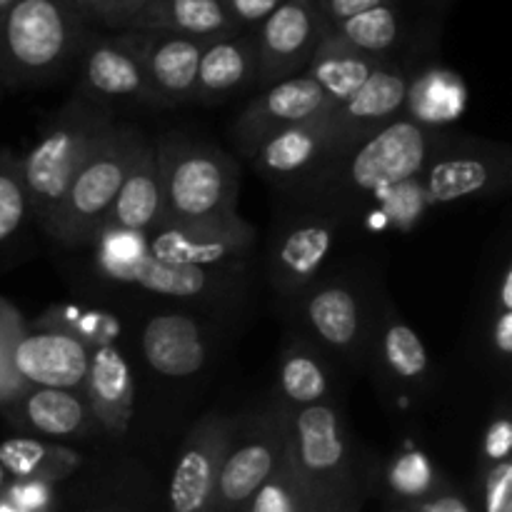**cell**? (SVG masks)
<instances>
[{
  "instance_id": "1",
  "label": "cell",
  "mask_w": 512,
  "mask_h": 512,
  "mask_svg": "<svg viewBox=\"0 0 512 512\" xmlns=\"http://www.w3.org/2000/svg\"><path fill=\"white\" fill-rule=\"evenodd\" d=\"M443 135L445 130L400 118L373 138L330 158L298 193L313 208L345 218L380 190L418 178Z\"/></svg>"
},
{
  "instance_id": "2",
  "label": "cell",
  "mask_w": 512,
  "mask_h": 512,
  "mask_svg": "<svg viewBox=\"0 0 512 512\" xmlns=\"http://www.w3.org/2000/svg\"><path fill=\"white\" fill-rule=\"evenodd\" d=\"M93 30L75 0H18L0 15V88L60 80L78 68Z\"/></svg>"
},
{
  "instance_id": "3",
  "label": "cell",
  "mask_w": 512,
  "mask_h": 512,
  "mask_svg": "<svg viewBox=\"0 0 512 512\" xmlns=\"http://www.w3.org/2000/svg\"><path fill=\"white\" fill-rule=\"evenodd\" d=\"M288 453L298 485L315 512H358L368 493L363 463L355 455L338 403L285 410Z\"/></svg>"
},
{
  "instance_id": "4",
  "label": "cell",
  "mask_w": 512,
  "mask_h": 512,
  "mask_svg": "<svg viewBox=\"0 0 512 512\" xmlns=\"http://www.w3.org/2000/svg\"><path fill=\"white\" fill-rule=\"evenodd\" d=\"M113 128L110 108L83 95H73L58 113L50 115L43 133L20 158L30 213L40 228H48L78 170Z\"/></svg>"
},
{
  "instance_id": "5",
  "label": "cell",
  "mask_w": 512,
  "mask_h": 512,
  "mask_svg": "<svg viewBox=\"0 0 512 512\" xmlns=\"http://www.w3.org/2000/svg\"><path fill=\"white\" fill-rule=\"evenodd\" d=\"M163 188L158 225H188L238 215L240 170L225 150L183 135L155 140Z\"/></svg>"
},
{
  "instance_id": "6",
  "label": "cell",
  "mask_w": 512,
  "mask_h": 512,
  "mask_svg": "<svg viewBox=\"0 0 512 512\" xmlns=\"http://www.w3.org/2000/svg\"><path fill=\"white\" fill-rule=\"evenodd\" d=\"M130 125H118L95 145L93 153L70 183L63 203L55 210L45 233L65 248H83L103 235L125 163H128Z\"/></svg>"
},
{
  "instance_id": "7",
  "label": "cell",
  "mask_w": 512,
  "mask_h": 512,
  "mask_svg": "<svg viewBox=\"0 0 512 512\" xmlns=\"http://www.w3.org/2000/svg\"><path fill=\"white\" fill-rule=\"evenodd\" d=\"M288 443V413L280 403L268 405L238 425L233 420L228 450L215 485L213 512H240L265 480L278 470Z\"/></svg>"
},
{
  "instance_id": "8",
  "label": "cell",
  "mask_w": 512,
  "mask_h": 512,
  "mask_svg": "<svg viewBox=\"0 0 512 512\" xmlns=\"http://www.w3.org/2000/svg\"><path fill=\"white\" fill-rule=\"evenodd\" d=\"M510 168V150L505 145L445 133L420 173V183L433 208L503 193L510 183Z\"/></svg>"
},
{
  "instance_id": "9",
  "label": "cell",
  "mask_w": 512,
  "mask_h": 512,
  "mask_svg": "<svg viewBox=\"0 0 512 512\" xmlns=\"http://www.w3.org/2000/svg\"><path fill=\"white\" fill-rule=\"evenodd\" d=\"M295 300L305 338L330 358L335 355L350 365L363 363L373 343L375 315L353 278H320Z\"/></svg>"
},
{
  "instance_id": "10",
  "label": "cell",
  "mask_w": 512,
  "mask_h": 512,
  "mask_svg": "<svg viewBox=\"0 0 512 512\" xmlns=\"http://www.w3.org/2000/svg\"><path fill=\"white\" fill-rule=\"evenodd\" d=\"M340 218L325 210H308L280 220L270 238L268 275L283 298H298L313 288L338 245Z\"/></svg>"
},
{
  "instance_id": "11",
  "label": "cell",
  "mask_w": 512,
  "mask_h": 512,
  "mask_svg": "<svg viewBox=\"0 0 512 512\" xmlns=\"http://www.w3.org/2000/svg\"><path fill=\"white\" fill-rule=\"evenodd\" d=\"M255 243V228L240 215L210 223L155 225L143 235V248L153 258L183 268L233 273Z\"/></svg>"
},
{
  "instance_id": "12",
  "label": "cell",
  "mask_w": 512,
  "mask_h": 512,
  "mask_svg": "<svg viewBox=\"0 0 512 512\" xmlns=\"http://www.w3.org/2000/svg\"><path fill=\"white\" fill-rule=\"evenodd\" d=\"M325 33L328 23L315 0H285L258 28H253L258 53L255 88H268L280 80L303 75Z\"/></svg>"
},
{
  "instance_id": "13",
  "label": "cell",
  "mask_w": 512,
  "mask_h": 512,
  "mask_svg": "<svg viewBox=\"0 0 512 512\" xmlns=\"http://www.w3.org/2000/svg\"><path fill=\"white\" fill-rule=\"evenodd\" d=\"M408 85L410 73L405 65L395 58L385 60L353 98L328 110L325 123L330 133V158L355 148L403 118Z\"/></svg>"
},
{
  "instance_id": "14",
  "label": "cell",
  "mask_w": 512,
  "mask_h": 512,
  "mask_svg": "<svg viewBox=\"0 0 512 512\" xmlns=\"http://www.w3.org/2000/svg\"><path fill=\"white\" fill-rule=\"evenodd\" d=\"M75 95L93 103H143L160 108L145 70L120 33L95 28L78 58V90Z\"/></svg>"
},
{
  "instance_id": "15",
  "label": "cell",
  "mask_w": 512,
  "mask_h": 512,
  "mask_svg": "<svg viewBox=\"0 0 512 512\" xmlns=\"http://www.w3.org/2000/svg\"><path fill=\"white\" fill-rule=\"evenodd\" d=\"M233 418L203 415L190 428L168 485L170 512H213L220 463L228 450Z\"/></svg>"
},
{
  "instance_id": "16",
  "label": "cell",
  "mask_w": 512,
  "mask_h": 512,
  "mask_svg": "<svg viewBox=\"0 0 512 512\" xmlns=\"http://www.w3.org/2000/svg\"><path fill=\"white\" fill-rule=\"evenodd\" d=\"M115 33H120V38L140 60L160 108L195 103L198 65L205 48L203 40L130 28Z\"/></svg>"
},
{
  "instance_id": "17",
  "label": "cell",
  "mask_w": 512,
  "mask_h": 512,
  "mask_svg": "<svg viewBox=\"0 0 512 512\" xmlns=\"http://www.w3.org/2000/svg\"><path fill=\"white\" fill-rule=\"evenodd\" d=\"M98 270L113 283L133 285L143 293L180 300H198L215 295L220 288H225L230 278V273L163 263L143 248V235L138 238V248H133V253L128 255L103 245L98 253Z\"/></svg>"
},
{
  "instance_id": "18",
  "label": "cell",
  "mask_w": 512,
  "mask_h": 512,
  "mask_svg": "<svg viewBox=\"0 0 512 512\" xmlns=\"http://www.w3.org/2000/svg\"><path fill=\"white\" fill-rule=\"evenodd\" d=\"M328 100L320 93L318 85L308 75L280 80L260 90L243 110L233 125V135L238 148L245 155L268 138L270 133L290 128V125L318 120L328 113Z\"/></svg>"
},
{
  "instance_id": "19",
  "label": "cell",
  "mask_w": 512,
  "mask_h": 512,
  "mask_svg": "<svg viewBox=\"0 0 512 512\" xmlns=\"http://www.w3.org/2000/svg\"><path fill=\"white\" fill-rule=\"evenodd\" d=\"M90 345L55 328H30L13 348V368L28 388L80 393L88 375Z\"/></svg>"
},
{
  "instance_id": "20",
  "label": "cell",
  "mask_w": 512,
  "mask_h": 512,
  "mask_svg": "<svg viewBox=\"0 0 512 512\" xmlns=\"http://www.w3.org/2000/svg\"><path fill=\"white\" fill-rule=\"evenodd\" d=\"M248 158L268 183L298 193L330 160V133L325 115L270 133L250 150Z\"/></svg>"
},
{
  "instance_id": "21",
  "label": "cell",
  "mask_w": 512,
  "mask_h": 512,
  "mask_svg": "<svg viewBox=\"0 0 512 512\" xmlns=\"http://www.w3.org/2000/svg\"><path fill=\"white\" fill-rule=\"evenodd\" d=\"M160 208H163V188H160L155 143L145 138L140 130L130 128L128 163H125L118 195L105 218L103 235H145L158 225Z\"/></svg>"
},
{
  "instance_id": "22",
  "label": "cell",
  "mask_w": 512,
  "mask_h": 512,
  "mask_svg": "<svg viewBox=\"0 0 512 512\" xmlns=\"http://www.w3.org/2000/svg\"><path fill=\"white\" fill-rule=\"evenodd\" d=\"M5 415L23 433L50 443L68 445L73 440H90L100 433L83 395L68 390L25 388Z\"/></svg>"
},
{
  "instance_id": "23",
  "label": "cell",
  "mask_w": 512,
  "mask_h": 512,
  "mask_svg": "<svg viewBox=\"0 0 512 512\" xmlns=\"http://www.w3.org/2000/svg\"><path fill=\"white\" fill-rule=\"evenodd\" d=\"M80 395L88 403L100 433L110 438H123L128 433L135 410V378L118 345L103 343L90 348L88 375Z\"/></svg>"
},
{
  "instance_id": "24",
  "label": "cell",
  "mask_w": 512,
  "mask_h": 512,
  "mask_svg": "<svg viewBox=\"0 0 512 512\" xmlns=\"http://www.w3.org/2000/svg\"><path fill=\"white\" fill-rule=\"evenodd\" d=\"M140 350L163 378H190L208 360V340L193 315L160 313L143 325Z\"/></svg>"
},
{
  "instance_id": "25",
  "label": "cell",
  "mask_w": 512,
  "mask_h": 512,
  "mask_svg": "<svg viewBox=\"0 0 512 512\" xmlns=\"http://www.w3.org/2000/svg\"><path fill=\"white\" fill-rule=\"evenodd\" d=\"M278 403L285 410L313 408L335 400V365L303 333L288 335L278 355Z\"/></svg>"
},
{
  "instance_id": "26",
  "label": "cell",
  "mask_w": 512,
  "mask_h": 512,
  "mask_svg": "<svg viewBox=\"0 0 512 512\" xmlns=\"http://www.w3.org/2000/svg\"><path fill=\"white\" fill-rule=\"evenodd\" d=\"M258 53L253 30L205 43L195 83V103L218 105L243 90L255 88Z\"/></svg>"
},
{
  "instance_id": "27",
  "label": "cell",
  "mask_w": 512,
  "mask_h": 512,
  "mask_svg": "<svg viewBox=\"0 0 512 512\" xmlns=\"http://www.w3.org/2000/svg\"><path fill=\"white\" fill-rule=\"evenodd\" d=\"M125 28L183 35L203 43L243 33L220 0H150L120 30Z\"/></svg>"
},
{
  "instance_id": "28",
  "label": "cell",
  "mask_w": 512,
  "mask_h": 512,
  "mask_svg": "<svg viewBox=\"0 0 512 512\" xmlns=\"http://www.w3.org/2000/svg\"><path fill=\"white\" fill-rule=\"evenodd\" d=\"M370 350L383 378L400 393L423 388L430 380L428 348L395 310L385 308V313L375 318Z\"/></svg>"
},
{
  "instance_id": "29",
  "label": "cell",
  "mask_w": 512,
  "mask_h": 512,
  "mask_svg": "<svg viewBox=\"0 0 512 512\" xmlns=\"http://www.w3.org/2000/svg\"><path fill=\"white\" fill-rule=\"evenodd\" d=\"M383 63L385 60L370 58V55L350 48L328 30L303 75H308L318 85L320 93L328 100V108L333 110L353 98Z\"/></svg>"
},
{
  "instance_id": "30",
  "label": "cell",
  "mask_w": 512,
  "mask_h": 512,
  "mask_svg": "<svg viewBox=\"0 0 512 512\" xmlns=\"http://www.w3.org/2000/svg\"><path fill=\"white\" fill-rule=\"evenodd\" d=\"M0 465L10 480H40V483H63L83 465V453L65 443L13 435L0 443Z\"/></svg>"
},
{
  "instance_id": "31",
  "label": "cell",
  "mask_w": 512,
  "mask_h": 512,
  "mask_svg": "<svg viewBox=\"0 0 512 512\" xmlns=\"http://www.w3.org/2000/svg\"><path fill=\"white\" fill-rule=\"evenodd\" d=\"M465 105H468V88L458 73L445 68H425L410 75L403 118L423 128L443 130L465 113Z\"/></svg>"
},
{
  "instance_id": "32",
  "label": "cell",
  "mask_w": 512,
  "mask_h": 512,
  "mask_svg": "<svg viewBox=\"0 0 512 512\" xmlns=\"http://www.w3.org/2000/svg\"><path fill=\"white\" fill-rule=\"evenodd\" d=\"M328 30L345 45L370 55V58L390 60L405 43L408 18H405L403 3H388L353 15L343 23L328 25Z\"/></svg>"
},
{
  "instance_id": "33",
  "label": "cell",
  "mask_w": 512,
  "mask_h": 512,
  "mask_svg": "<svg viewBox=\"0 0 512 512\" xmlns=\"http://www.w3.org/2000/svg\"><path fill=\"white\" fill-rule=\"evenodd\" d=\"M380 478H383L388 495L393 500H398L400 508H415V505L423 503L425 498L438 493L448 483L440 475V470L435 468L433 458H428L423 450L415 448L393 455L385 463Z\"/></svg>"
},
{
  "instance_id": "34",
  "label": "cell",
  "mask_w": 512,
  "mask_h": 512,
  "mask_svg": "<svg viewBox=\"0 0 512 512\" xmlns=\"http://www.w3.org/2000/svg\"><path fill=\"white\" fill-rule=\"evenodd\" d=\"M370 203L375 208V218H383V223L388 228L400 230V233H410L430 210L423 183H420V175L380 190V193H375L370 198Z\"/></svg>"
},
{
  "instance_id": "35",
  "label": "cell",
  "mask_w": 512,
  "mask_h": 512,
  "mask_svg": "<svg viewBox=\"0 0 512 512\" xmlns=\"http://www.w3.org/2000/svg\"><path fill=\"white\" fill-rule=\"evenodd\" d=\"M30 215L33 213L20 173V158L0 153V245L10 243Z\"/></svg>"
},
{
  "instance_id": "36",
  "label": "cell",
  "mask_w": 512,
  "mask_h": 512,
  "mask_svg": "<svg viewBox=\"0 0 512 512\" xmlns=\"http://www.w3.org/2000/svg\"><path fill=\"white\" fill-rule=\"evenodd\" d=\"M240 512H315L305 498L303 488L298 485L293 468H290L288 453L280 460L278 470L265 480L263 488L250 498Z\"/></svg>"
},
{
  "instance_id": "37",
  "label": "cell",
  "mask_w": 512,
  "mask_h": 512,
  "mask_svg": "<svg viewBox=\"0 0 512 512\" xmlns=\"http://www.w3.org/2000/svg\"><path fill=\"white\" fill-rule=\"evenodd\" d=\"M25 330H28V320L8 300L0 298V410L3 413L28 388L13 368V348Z\"/></svg>"
},
{
  "instance_id": "38",
  "label": "cell",
  "mask_w": 512,
  "mask_h": 512,
  "mask_svg": "<svg viewBox=\"0 0 512 512\" xmlns=\"http://www.w3.org/2000/svg\"><path fill=\"white\" fill-rule=\"evenodd\" d=\"M512 510V465L510 460L483 465V512Z\"/></svg>"
},
{
  "instance_id": "39",
  "label": "cell",
  "mask_w": 512,
  "mask_h": 512,
  "mask_svg": "<svg viewBox=\"0 0 512 512\" xmlns=\"http://www.w3.org/2000/svg\"><path fill=\"white\" fill-rule=\"evenodd\" d=\"M3 495L20 512H55V505H58L53 485L40 483V480H10Z\"/></svg>"
},
{
  "instance_id": "40",
  "label": "cell",
  "mask_w": 512,
  "mask_h": 512,
  "mask_svg": "<svg viewBox=\"0 0 512 512\" xmlns=\"http://www.w3.org/2000/svg\"><path fill=\"white\" fill-rule=\"evenodd\" d=\"M512 450V425L508 413H500L490 420L483 438V460L485 463H498V460H510Z\"/></svg>"
},
{
  "instance_id": "41",
  "label": "cell",
  "mask_w": 512,
  "mask_h": 512,
  "mask_svg": "<svg viewBox=\"0 0 512 512\" xmlns=\"http://www.w3.org/2000/svg\"><path fill=\"white\" fill-rule=\"evenodd\" d=\"M230 18L240 25L243 30H253L268 18L273 10H278L285 0H220Z\"/></svg>"
},
{
  "instance_id": "42",
  "label": "cell",
  "mask_w": 512,
  "mask_h": 512,
  "mask_svg": "<svg viewBox=\"0 0 512 512\" xmlns=\"http://www.w3.org/2000/svg\"><path fill=\"white\" fill-rule=\"evenodd\" d=\"M315 3H318V10L325 18V23L335 25L353 18V15L365 13L370 8H378V5L403 3V0H315Z\"/></svg>"
},
{
  "instance_id": "43",
  "label": "cell",
  "mask_w": 512,
  "mask_h": 512,
  "mask_svg": "<svg viewBox=\"0 0 512 512\" xmlns=\"http://www.w3.org/2000/svg\"><path fill=\"white\" fill-rule=\"evenodd\" d=\"M410 510L413 512H478L468 503V498H465L460 490H455L450 483H445L438 493H433L430 498H425L423 503H418Z\"/></svg>"
},
{
  "instance_id": "44",
  "label": "cell",
  "mask_w": 512,
  "mask_h": 512,
  "mask_svg": "<svg viewBox=\"0 0 512 512\" xmlns=\"http://www.w3.org/2000/svg\"><path fill=\"white\" fill-rule=\"evenodd\" d=\"M490 350L498 360L508 363L512 355V313L495 308V318L490 323Z\"/></svg>"
},
{
  "instance_id": "45",
  "label": "cell",
  "mask_w": 512,
  "mask_h": 512,
  "mask_svg": "<svg viewBox=\"0 0 512 512\" xmlns=\"http://www.w3.org/2000/svg\"><path fill=\"white\" fill-rule=\"evenodd\" d=\"M75 3H78V8L88 15V20L95 28L105 30L110 18L115 15V10H118L120 0H75Z\"/></svg>"
},
{
  "instance_id": "46",
  "label": "cell",
  "mask_w": 512,
  "mask_h": 512,
  "mask_svg": "<svg viewBox=\"0 0 512 512\" xmlns=\"http://www.w3.org/2000/svg\"><path fill=\"white\" fill-rule=\"evenodd\" d=\"M493 308L510 310L512 313V270L510 265H503V273L498 278V290L493 295Z\"/></svg>"
},
{
  "instance_id": "47",
  "label": "cell",
  "mask_w": 512,
  "mask_h": 512,
  "mask_svg": "<svg viewBox=\"0 0 512 512\" xmlns=\"http://www.w3.org/2000/svg\"><path fill=\"white\" fill-rule=\"evenodd\" d=\"M145 3H150V0H120L118 10H115V15L110 18L108 28H105V30H120V28H123V25L128 23V20L133 18V15L138 13V10L143 8Z\"/></svg>"
},
{
  "instance_id": "48",
  "label": "cell",
  "mask_w": 512,
  "mask_h": 512,
  "mask_svg": "<svg viewBox=\"0 0 512 512\" xmlns=\"http://www.w3.org/2000/svg\"><path fill=\"white\" fill-rule=\"evenodd\" d=\"M0 512H20V510L15 508V505L10 503V500L5 498V495H0Z\"/></svg>"
},
{
  "instance_id": "49",
  "label": "cell",
  "mask_w": 512,
  "mask_h": 512,
  "mask_svg": "<svg viewBox=\"0 0 512 512\" xmlns=\"http://www.w3.org/2000/svg\"><path fill=\"white\" fill-rule=\"evenodd\" d=\"M10 485V478H8V473H5L3 470V465H0V495L5 493V488H8Z\"/></svg>"
},
{
  "instance_id": "50",
  "label": "cell",
  "mask_w": 512,
  "mask_h": 512,
  "mask_svg": "<svg viewBox=\"0 0 512 512\" xmlns=\"http://www.w3.org/2000/svg\"><path fill=\"white\" fill-rule=\"evenodd\" d=\"M15 3H18V0H0V15H3L5 10H8L10 5H15Z\"/></svg>"
},
{
  "instance_id": "51",
  "label": "cell",
  "mask_w": 512,
  "mask_h": 512,
  "mask_svg": "<svg viewBox=\"0 0 512 512\" xmlns=\"http://www.w3.org/2000/svg\"><path fill=\"white\" fill-rule=\"evenodd\" d=\"M428 3L430 5H433V3H448V0H428Z\"/></svg>"
},
{
  "instance_id": "52",
  "label": "cell",
  "mask_w": 512,
  "mask_h": 512,
  "mask_svg": "<svg viewBox=\"0 0 512 512\" xmlns=\"http://www.w3.org/2000/svg\"><path fill=\"white\" fill-rule=\"evenodd\" d=\"M395 512H413V510H410V508H398Z\"/></svg>"
},
{
  "instance_id": "53",
  "label": "cell",
  "mask_w": 512,
  "mask_h": 512,
  "mask_svg": "<svg viewBox=\"0 0 512 512\" xmlns=\"http://www.w3.org/2000/svg\"><path fill=\"white\" fill-rule=\"evenodd\" d=\"M0 100H3V88H0Z\"/></svg>"
},
{
  "instance_id": "54",
  "label": "cell",
  "mask_w": 512,
  "mask_h": 512,
  "mask_svg": "<svg viewBox=\"0 0 512 512\" xmlns=\"http://www.w3.org/2000/svg\"><path fill=\"white\" fill-rule=\"evenodd\" d=\"M508 512H512V510H508Z\"/></svg>"
}]
</instances>
